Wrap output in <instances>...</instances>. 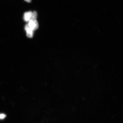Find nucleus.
I'll use <instances>...</instances> for the list:
<instances>
[{"label":"nucleus","mask_w":123,"mask_h":123,"mask_svg":"<svg viewBox=\"0 0 123 123\" xmlns=\"http://www.w3.org/2000/svg\"><path fill=\"white\" fill-rule=\"evenodd\" d=\"M29 22V27L32 30L34 31L38 28V23L36 20H31Z\"/></svg>","instance_id":"f257e3e1"},{"label":"nucleus","mask_w":123,"mask_h":123,"mask_svg":"<svg viewBox=\"0 0 123 123\" xmlns=\"http://www.w3.org/2000/svg\"><path fill=\"white\" fill-rule=\"evenodd\" d=\"M25 30L26 32V35L27 37L29 38L33 37L34 31L32 30L29 27L28 24L26 25H25Z\"/></svg>","instance_id":"f03ea898"},{"label":"nucleus","mask_w":123,"mask_h":123,"mask_svg":"<svg viewBox=\"0 0 123 123\" xmlns=\"http://www.w3.org/2000/svg\"><path fill=\"white\" fill-rule=\"evenodd\" d=\"M33 12L30 11L26 12L24 14V19L26 22H29L32 17Z\"/></svg>","instance_id":"7ed1b4c3"},{"label":"nucleus","mask_w":123,"mask_h":123,"mask_svg":"<svg viewBox=\"0 0 123 123\" xmlns=\"http://www.w3.org/2000/svg\"><path fill=\"white\" fill-rule=\"evenodd\" d=\"M37 12L35 11H34L33 12V13H32V17L31 20H36L37 17Z\"/></svg>","instance_id":"20e7f679"},{"label":"nucleus","mask_w":123,"mask_h":123,"mask_svg":"<svg viewBox=\"0 0 123 123\" xmlns=\"http://www.w3.org/2000/svg\"><path fill=\"white\" fill-rule=\"evenodd\" d=\"M6 117V115L4 114H0V119H4Z\"/></svg>","instance_id":"39448f33"},{"label":"nucleus","mask_w":123,"mask_h":123,"mask_svg":"<svg viewBox=\"0 0 123 123\" xmlns=\"http://www.w3.org/2000/svg\"><path fill=\"white\" fill-rule=\"evenodd\" d=\"M24 0L28 3H30L31 1V0Z\"/></svg>","instance_id":"423d86ee"}]
</instances>
